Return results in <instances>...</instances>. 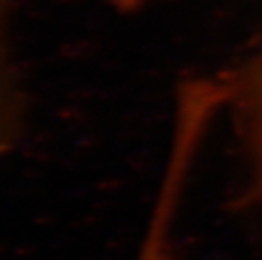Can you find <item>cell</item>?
Segmentation results:
<instances>
[{
    "mask_svg": "<svg viewBox=\"0 0 262 260\" xmlns=\"http://www.w3.org/2000/svg\"><path fill=\"white\" fill-rule=\"evenodd\" d=\"M252 168L254 191L262 198V44L235 71L222 78Z\"/></svg>",
    "mask_w": 262,
    "mask_h": 260,
    "instance_id": "cell-1",
    "label": "cell"
},
{
    "mask_svg": "<svg viewBox=\"0 0 262 260\" xmlns=\"http://www.w3.org/2000/svg\"><path fill=\"white\" fill-rule=\"evenodd\" d=\"M193 160L194 154L186 147L180 146L169 151L163 182L136 260H171L172 228Z\"/></svg>",
    "mask_w": 262,
    "mask_h": 260,
    "instance_id": "cell-2",
    "label": "cell"
},
{
    "mask_svg": "<svg viewBox=\"0 0 262 260\" xmlns=\"http://www.w3.org/2000/svg\"><path fill=\"white\" fill-rule=\"evenodd\" d=\"M14 0H0V159L10 154L24 127V93L12 51Z\"/></svg>",
    "mask_w": 262,
    "mask_h": 260,
    "instance_id": "cell-3",
    "label": "cell"
}]
</instances>
